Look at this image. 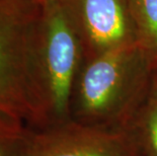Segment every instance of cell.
Here are the masks:
<instances>
[{"instance_id":"obj_1","label":"cell","mask_w":157,"mask_h":156,"mask_svg":"<svg viewBox=\"0 0 157 156\" xmlns=\"http://www.w3.org/2000/svg\"><path fill=\"white\" fill-rule=\"evenodd\" d=\"M43 5L0 0V138L25 140L49 126L39 66Z\"/></svg>"},{"instance_id":"obj_2","label":"cell","mask_w":157,"mask_h":156,"mask_svg":"<svg viewBox=\"0 0 157 156\" xmlns=\"http://www.w3.org/2000/svg\"><path fill=\"white\" fill-rule=\"evenodd\" d=\"M157 61L139 44L84 59L71 99V120L127 129L148 99Z\"/></svg>"},{"instance_id":"obj_3","label":"cell","mask_w":157,"mask_h":156,"mask_svg":"<svg viewBox=\"0 0 157 156\" xmlns=\"http://www.w3.org/2000/svg\"><path fill=\"white\" fill-rule=\"evenodd\" d=\"M39 66L49 126L71 120L74 84L84 50L68 0L42 2Z\"/></svg>"},{"instance_id":"obj_4","label":"cell","mask_w":157,"mask_h":156,"mask_svg":"<svg viewBox=\"0 0 157 156\" xmlns=\"http://www.w3.org/2000/svg\"><path fill=\"white\" fill-rule=\"evenodd\" d=\"M23 156H142L128 129L106 128L74 120L32 132Z\"/></svg>"},{"instance_id":"obj_5","label":"cell","mask_w":157,"mask_h":156,"mask_svg":"<svg viewBox=\"0 0 157 156\" xmlns=\"http://www.w3.org/2000/svg\"><path fill=\"white\" fill-rule=\"evenodd\" d=\"M84 59L138 43L130 0H68Z\"/></svg>"},{"instance_id":"obj_6","label":"cell","mask_w":157,"mask_h":156,"mask_svg":"<svg viewBox=\"0 0 157 156\" xmlns=\"http://www.w3.org/2000/svg\"><path fill=\"white\" fill-rule=\"evenodd\" d=\"M142 156H157V83L148 99L127 128Z\"/></svg>"},{"instance_id":"obj_7","label":"cell","mask_w":157,"mask_h":156,"mask_svg":"<svg viewBox=\"0 0 157 156\" xmlns=\"http://www.w3.org/2000/svg\"><path fill=\"white\" fill-rule=\"evenodd\" d=\"M138 43L157 61V0H130Z\"/></svg>"},{"instance_id":"obj_8","label":"cell","mask_w":157,"mask_h":156,"mask_svg":"<svg viewBox=\"0 0 157 156\" xmlns=\"http://www.w3.org/2000/svg\"><path fill=\"white\" fill-rule=\"evenodd\" d=\"M26 139L7 140L0 138V156H23Z\"/></svg>"},{"instance_id":"obj_9","label":"cell","mask_w":157,"mask_h":156,"mask_svg":"<svg viewBox=\"0 0 157 156\" xmlns=\"http://www.w3.org/2000/svg\"><path fill=\"white\" fill-rule=\"evenodd\" d=\"M40 2H44V1H46V0H39Z\"/></svg>"},{"instance_id":"obj_10","label":"cell","mask_w":157,"mask_h":156,"mask_svg":"<svg viewBox=\"0 0 157 156\" xmlns=\"http://www.w3.org/2000/svg\"><path fill=\"white\" fill-rule=\"evenodd\" d=\"M156 83H157V78H156Z\"/></svg>"}]
</instances>
